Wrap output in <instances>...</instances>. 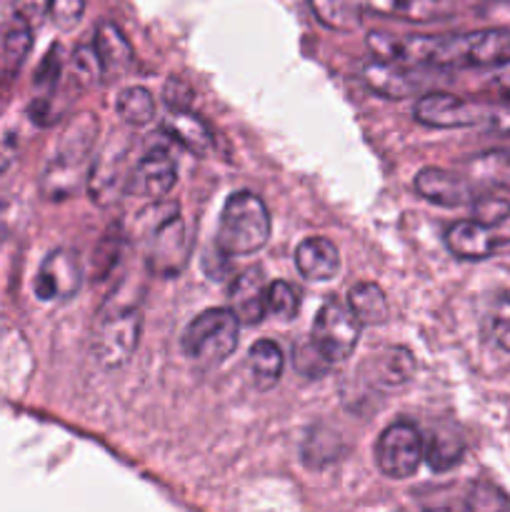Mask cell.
Instances as JSON below:
<instances>
[{"mask_svg":"<svg viewBox=\"0 0 510 512\" xmlns=\"http://www.w3.org/2000/svg\"><path fill=\"white\" fill-rule=\"evenodd\" d=\"M375 58L398 65L435 68H500L510 65V30L488 28L455 35H390L370 33Z\"/></svg>","mask_w":510,"mask_h":512,"instance_id":"6da1fadb","label":"cell"},{"mask_svg":"<svg viewBox=\"0 0 510 512\" xmlns=\"http://www.w3.org/2000/svg\"><path fill=\"white\" fill-rule=\"evenodd\" d=\"M95 128L98 123L90 115L70 125L63 145L45 165L43 178H40V193L45 200H55V203L68 200L88 183L90 165H93Z\"/></svg>","mask_w":510,"mask_h":512,"instance_id":"7a4b0ae2","label":"cell"},{"mask_svg":"<svg viewBox=\"0 0 510 512\" xmlns=\"http://www.w3.org/2000/svg\"><path fill=\"white\" fill-rule=\"evenodd\" d=\"M270 240V213L250 190H238L223 205L215 243L230 255H253Z\"/></svg>","mask_w":510,"mask_h":512,"instance_id":"3957f363","label":"cell"},{"mask_svg":"<svg viewBox=\"0 0 510 512\" xmlns=\"http://www.w3.org/2000/svg\"><path fill=\"white\" fill-rule=\"evenodd\" d=\"M240 320L230 308H210L188 323L183 353L200 368H215L233 355L238 345Z\"/></svg>","mask_w":510,"mask_h":512,"instance_id":"277c9868","label":"cell"},{"mask_svg":"<svg viewBox=\"0 0 510 512\" xmlns=\"http://www.w3.org/2000/svg\"><path fill=\"white\" fill-rule=\"evenodd\" d=\"M143 313L138 308H123L108 313L93 335V355L100 368L118 370L130 363L140 343Z\"/></svg>","mask_w":510,"mask_h":512,"instance_id":"5b68a950","label":"cell"},{"mask_svg":"<svg viewBox=\"0 0 510 512\" xmlns=\"http://www.w3.org/2000/svg\"><path fill=\"white\" fill-rule=\"evenodd\" d=\"M158 218L150 225L148 240V268L158 275H178L190 253V238L178 215V205L158 208Z\"/></svg>","mask_w":510,"mask_h":512,"instance_id":"8992f818","label":"cell"},{"mask_svg":"<svg viewBox=\"0 0 510 512\" xmlns=\"http://www.w3.org/2000/svg\"><path fill=\"white\" fill-rule=\"evenodd\" d=\"M320 353L330 360V363H343L353 355L355 345L360 340V320L350 310V305L330 300L320 308L318 318L313 323V335H310Z\"/></svg>","mask_w":510,"mask_h":512,"instance_id":"52a82bcc","label":"cell"},{"mask_svg":"<svg viewBox=\"0 0 510 512\" xmlns=\"http://www.w3.org/2000/svg\"><path fill=\"white\" fill-rule=\"evenodd\" d=\"M425 443L413 423H393L380 433L375 443V463L388 478L405 480L423 463Z\"/></svg>","mask_w":510,"mask_h":512,"instance_id":"ba28073f","label":"cell"},{"mask_svg":"<svg viewBox=\"0 0 510 512\" xmlns=\"http://www.w3.org/2000/svg\"><path fill=\"white\" fill-rule=\"evenodd\" d=\"M80 285H83V263H80L78 250L58 248L45 255L40 263L33 290L35 298L43 303H55V300L75 298Z\"/></svg>","mask_w":510,"mask_h":512,"instance_id":"9c48e42d","label":"cell"},{"mask_svg":"<svg viewBox=\"0 0 510 512\" xmlns=\"http://www.w3.org/2000/svg\"><path fill=\"white\" fill-rule=\"evenodd\" d=\"M415 120L428 128H470L488 118V108L450 93H425L415 103Z\"/></svg>","mask_w":510,"mask_h":512,"instance_id":"30bf717a","label":"cell"},{"mask_svg":"<svg viewBox=\"0 0 510 512\" xmlns=\"http://www.w3.org/2000/svg\"><path fill=\"white\" fill-rule=\"evenodd\" d=\"M413 188L420 198L440 208H460L475 200L473 185L463 175L448 173L443 168H423L413 180Z\"/></svg>","mask_w":510,"mask_h":512,"instance_id":"8fae6325","label":"cell"},{"mask_svg":"<svg viewBox=\"0 0 510 512\" xmlns=\"http://www.w3.org/2000/svg\"><path fill=\"white\" fill-rule=\"evenodd\" d=\"M130 180H133V175L125 168V150L108 148L93 165H90V198L98 205H105V208H108V205L118 203V200L123 198Z\"/></svg>","mask_w":510,"mask_h":512,"instance_id":"7c38bea8","label":"cell"},{"mask_svg":"<svg viewBox=\"0 0 510 512\" xmlns=\"http://www.w3.org/2000/svg\"><path fill=\"white\" fill-rule=\"evenodd\" d=\"M230 310L240 325H258L268 315V283L258 268L240 273L230 285Z\"/></svg>","mask_w":510,"mask_h":512,"instance_id":"4fadbf2b","label":"cell"},{"mask_svg":"<svg viewBox=\"0 0 510 512\" xmlns=\"http://www.w3.org/2000/svg\"><path fill=\"white\" fill-rule=\"evenodd\" d=\"M498 235L493 228L478 223V220H460V223L450 225L445 233V245L450 253L460 260H483L490 258L498 248Z\"/></svg>","mask_w":510,"mask_h":512,"instance_id":"5bb4252c","label":"cell"},{"mask_svg":"<svg viewBox=\"0 0 510 512\" xmlns=\"http://www.w3.org/2000/svg\"><path fill=\"white\" fill-rule=\"evenodd\" d=\"M175 180H178L175 160L160 148L145 153L143 158H140L138 170L133 173V183L135 188L140 190V195H148V198L155 200L165 198V195L173 190Z\"/></svg>","mask_w":510,"mask_h":512,"instance_id":"9a60e30c","label":"cell"},{"mask_svg":"<svg viewBox=\"0 0 510 512\" xmlns=\"http://www.w3.org/2000/svg\"><path fill=\"white\" fill-rule=\"evenodd\" d=\"M365 85H368L373 93L383 95L390 100H403L410 98L413 93H418V83H415L413 75L405 70V65L390 63V60H370L360 70Z\"/></svg>","mask_w":510,"mask_h":512,"instance_id":"2e32d148","label":"cell"},{"mask_svg":"<svg viewBox=\"0 0 510 512\" xmlns=\"http://www.w3.org/2000/svg\"><path fill=\"white\" fill-rule=\"evenodd\" d=\"M295 265L300 275L313 283L333 280L340 270V253L328 238H305L295 248Z\"/></svg>","mask_w":510,"mask_h":512,"instance_id":"e0dca14e","label":"cell"},{"mask_svg":"<svg viewBox=\"0 0 510 512\" xmlns=\"http://www.w3.org/2000/svg\"><path fill=\"white\" fill-rule=\"evenodd\" d=\"M163 130L175 140L178 145H183L188 153L205 158V155L213 150V138H210V130L205 128L203 120L198 115H193L190 110H170L163 120Z\"/></svg>","mask_w":510,"mask_h":512,"instance_id":"ac0fdd59","label":"cell"},{"mask_svg":"<svg viewBox=\"0 0 510 512\" xmlns=\"http://www.w3.org/2000/svg\"><path fill=\"white\" fill-rule=\"evenodd\" d=\"M360 8L408 23H433L445 15V0H358Z\"/></svg>","mask_w":510,"mask_h":512,"instance_id":"d6986e66","label":"cell"},{"mask_svg":"<svg viewBox=\"0 0 510 512\" xmlns=\"http://www.w3.org/2000/svg\"><path fill=\"white\" fill-rule=\"evenodd\" d=\"M248 375L250 383L258 390H270L283 375V350L273 340H258L248 353Z\"/></svg>","mask_w":510,"mask_h":512,"instance_id":"ffe728a7","label":"cell"},{"mask_svg":"<svg viewBox=\"0 0 510 512\" xmlns=\"http://www.w3.org/2000/svg\"><path fill=\"white\" fill-rule=\"evenodd\" d=\"M345 443L338 430L328 425H313L305 435L303 443V463L313 470H323L343 458Z\"/></svg>","mask_w":510,"mask_h":512,"instance_id":"44dd1931","label":"cell"},{"mask_svg":"<svg viewBox=\"0 0 510 512\" xmlns=\"http://www.w3.org/2000/svg\"><path fill=\"white\" fill-rule=\"evenodd\" d=\"M95 50H98L100 60H103L105 73L123 75L125 70L133 63V48H130L128 38L123 35V30L113 23H103L95 30L93 40Z\"/></svg>","mask_w":510,"mask_h":512,"instance_id":"7402d4cb","label":"cell"},{"mask_svg":"<svg viewBox=\"0 0 510 512\" xmlns=\"http://www.w3.org/2000/svg\"><path fill=\"white\" fill-rule=\"evenodd\" d=\"M375 388L395 390L410 383L415 375V358L408 348H388L375 360Z\"/></svg>","mask_w":510,"mask_h":512,"instance_id":"603a6c76","label":"cell"},{"mask_svg":"<svg viewBox=\"0 0 510 512\" xmlns=\"http://www.w3.org/2000/svg\"><path fill=\"white\" fill-rule=\"evenodd\" d=\"M465 455V440L455 430H435L430 440L425 443L423 460L430 465L435 473H445V470L455 468Z\"/></svg>","mask_w":510,"mask_h":512,"instance_id":"cb8c5ba5","label":"cell"},{"mask_svg":"<svg viewBox=\"0 0 510 512\" xmlns=\"http://www.w3.org/2000/svg\"><path fill=\"white\" fill-rule=\"evenodd\" d=\"M348 305L360 325H383L388 320V298L375 283H358L348 293Z\"/></svg>","mask_w":510,"mask_h":512,"instance_id":"d4e9b609","label":"cell"},{"mask_svg":"<svg viewBox=\"0 0 510 512\" xmlns=\"http://www.w3.org/2000/svg\"><path fill=\"white\" fill-rule=\"evenodd\" d=\"M308 3L313 8L315 18L333 30L350 33L363 20V13H360L363 8L358 3H350V0H308Z\"/></svg>","mask_w":510,"mask_h":512,"instance_id":"484cf974","label":"cell"},{"mask_svg":"<svg viewBox=\"0 0 510 512\" xmlns=\"http://www.w3.org/2000/svg\"><path fill=\"white\" fill-rule=\"evenodd\" d=\"M115 110L120 118L133 128L150 123L155 118V100L150 90L145 88H125L123 93L115 98Z\"/></svg>","mask_w":510,"mask_h":512,"instance_id":"4316f807","label":"cell"},{"mask_svg":"<svg viewBox=\"0 0 510 512\" xmlns=\"http://www.w3.org/2000/svg\"><path fill=\"white\" fill-rule=\"evenodd\" d=\"M470 173L475 180L493 188L510 190V153L505 150H490L470 160Z\"/></svg>","mask_w":510,"mask_h":512,"instance_id":"83f0119b","label":"cell"},{"mask_svg":"<svg viewBox=\"0 0 510 512\" xmlns=\"http://www.w3.org/2000/svg\"><path fill=\"white\" fill-rule=\"evenodd\" d=\"M30 48H33V25L15 18V23L10 25L8 33H5V43H3L5 68H8L10 73H15V70L23 65V60L28 58Z\"/></svg>","mask_w":510,"mask_h":512,"instance_id":"f1b7e54d","label":"cell"},{"mask_svg":"<svg viewBox=\"0 0 510 512\" xmlns=\"http://www.w3.org/2000/svg\"><path fill=\"white\" fill-rule=\"evenodd\" d=\"M73 70H75V80L80 83V88L90 90L95 85H100L103 80V60H100L98 50L95 45H78L73 53Z\"/></svg>","mask_w":510,"mask_h":512,"instance_id":"f546056e","label":"cell"},{"mask_svg":"<svg viewBox=\"0 0 510 512\" xmlns=\"http://www.w3.org/2000/svg\"><path fill=\"white\" fill-rule=\"evenodd\" d=\"M300 308V295L298 290L293 288L285 280H275V283L268 285V313L278 315V318L290 320L295 318Z\"/></svg>","mask_w":510,"mask_h":512,"instance_id":"4dcf8cb0","label":"cell"},{"mask_svg":"<svg viewBox=\"0 0 510 512\" xmlns=\"http://www.w3.org/2000/svg\"><path fill=\"white\" fill-rule=\"evenodd\" d=\"M470 205H473V218L488 228H498L510 218V200L505 195H480Z\"/></svg>","mask_w":510,"mask_h":512,"instance_id":"1f68e13d","label":"cell"},{"mask_svg":"<svg viewBox=\"0 0 510 512\" xmlns=\"http://www.w3.org/2000/svg\"><path fill=\"white\" fill-rule=\"evenodd\" d=\"M293 365L300 375H305V378H323L333 363L320 353V348L313 340H305V343H300L298 350H295Z\"/></svg>","mask_w":510,"mask_h":512,"instance_id":"d6a6232c","label":"cell"},{"mask_svg":"<svg viewBox=\"0 0 510 512\" xmlns=\"http://www.w3.org/2000/svg\"><path fill=\"white\" fill-rule=\"evenodd\" d=\"M123 248H125L123 233H120V230H108V235L100 240L98 253H95V258H93V268H95V273H98V278L110 275V270L118 265L120 255H123Z\"/></svg>","mask_w":510,"mask_h":512,"instance_id":"836d02e7","label":"cell"},{"mask_svg":"<svg viewBox=\"0 0 510 512\" xmlns=\"http://www.w3.org/2000/svg\"><path fill=\"white\" fill-rule=\"evenodd\" d=\"M490 335L495 343L510 353V295H498L490 308Z\"/></svg>","mask_w":510,"mask_h":512,"instance_id":"e575fe53","label":"cell"},{"mask_svg":"<svg viewBox=\"0 0 510 512\" xmlns=\"http://www.w3.org/2000/svg\"><path fill=\"white\" fill-rule=\"evenodd\" d=\"M85 0H50V20L58 30H73L83 20Z\"/></svg>","mask_w":510,"mask_h":512,"instance_id":"d590c367","label":"cell"},{"mask_svg":"<svg viewBox=\"0 0 510 512\" xmlns=\"http://www.w3.org/2000/svg\"><path fill=\"white\" fill-rule=\"evenodd\" d=\"M60 70H63V55H60V45H53L43 58V63H40L38 73H35V88L43 90V93H53L55 85H58Z\"/></svg>","mask_w":510,"mask_h":512,"instance_id":"8d00e7d4","label":"cell"},{"mask_svg":"<svg viewBox=\"0 0 510 512\" xmlns=\"http://www.w3.org/2000/svg\"><path fill=\"white\" fill-rule=\"evenodd\" d=\"M163 98L170 110H190L193 90H190V85L183 78H168V83L163 88Z\"/></svg>","mask_w":510,"mask_h":512,"instance_id":"74e56055","label":"cell"},{"mask_svg":"<svg viewBox=\"0 0 510 512\" xmlns=\"http://www.w3.org/2000/svg\"><path fill=\"white\" fill-rule=\"evenodd\" d=\"M15 18L28 25H40L50 10V0H13Z\"/></svg>","mask_w":510,"mask_h":512,"instance_id":"f35d334b","label":"cell"},{"mask_svg":"<svg viewBox=\"0 0 510 512\" xmlns=\"http://www.w3.org/2000/svg\"><path fill=\"white\" fill-rule=\"evenodd\" d=\"M203 268H205V273H208V278L223 280L225 275L230 273V255L225 253V250L220 248L218 243H215L213 248H210L208 253H205Z\"/></svg>","mask_w":510,"mask_h":512,"instance_id":"ab89813d","label":"cell"},{"mask_svg":"<svg viewBox=\"0 0 510 512\" xmlns=\"http://www.w3.org/2000/svg\"><path fill=\"white\" fill-rule=\"evenodd\" d=\"M508 505V500L498 493V490H490V488H478V493H470L468 500V508L475 510H493V508H503Z\"/></svg>","mask_w":510,"mask_h":512,"instance_id":"60d3db41","label":"cell"},{"mask_svg":"<svg viewBox=\"0 0 510 512\" xmlns=\"http://www.w3.org/2000/svg\"><path fill=\"white\" fill-rule=\"evenodd\" d=\"M485 123L493 130H498V133L510 135V105H493V108H488Z\"/></svg>","mask_w":510,"mask_h":512,"instance_id":"b9f144b4","label":"cell"},{"mask_svg":"<svg viewBox=\"0 0 510 512\" xmlns=\"http://www.w3.org/2000/svg\"><path fill=\"white\" fill-rule=\"evenodd\" d=\"M15 155H18V138L13 133L0 135V175L13 165Z\"/></svg>","mask_w":510,"mask_h":512,"instance_id":"7bdbcfd3","label":"cell"}]
</instances>
